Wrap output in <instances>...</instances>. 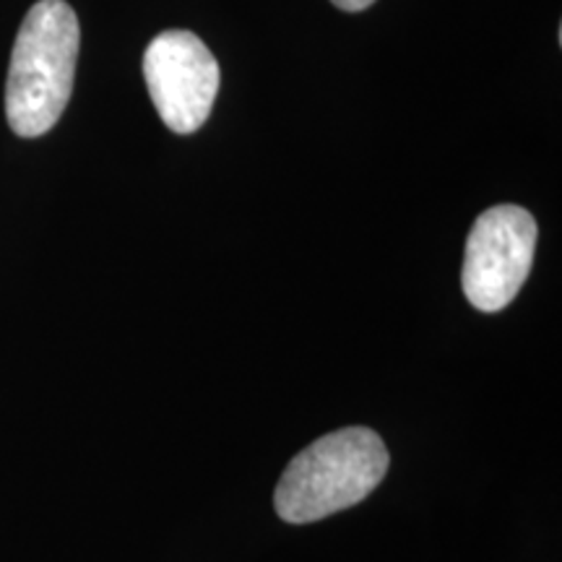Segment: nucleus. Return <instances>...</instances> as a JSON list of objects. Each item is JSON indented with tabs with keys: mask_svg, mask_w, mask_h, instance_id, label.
<instances>
[{
	"mask_svg": "<svg viewBox=\"0 0 562 562\" xmlns=\"http://www.w3.org/2000/svg\"><path fill=\"white\" fill-rule=\"evenodd\" d=\"M81 30L66 0H40L21 21L5 83V117L21 138L45 136L74 91Z\"/></svg>",
	"mask_w": 562,
	"mask_h": 562,
	"instance_id": "f257e3e1",
	"label": "nucleus"
},
{
	"mask_svg": "<svg viewBox=\"0 0 562 562\" xmlns=\"http://www.w3.org/2000/svg\"><path fill=\"white\" fill-rule=\"evenodd\" d=\"M389 467V448L370 427L328 432L290 461L273 492V508L286 524L323 521L362 503Z\"/></svg>",
	"mask_w": 562,
	"mask_h": 562,
	"instance_id": "f03ea898",
	"label": "nucleus"
},
{
	"mask_svg": "<svg viewBox=\"0 0 562 562\" xmlns=\"http://www.w3.org/2000/svg\"><path fill=\"white\" fill-rule=\"evenodd\" d=\"M537 220L516 203H501L480 214L467 237L461 284L482 313H501L529 279L537 248Z\"/></svg>",
	"mask_w": 562,
	"mask_h": 562,
	"instance_id": "7ed1b4c3",
	"label": "nucleus"
},
{
	"mask_svg": "<svg viewBox=\"0 0 562 562\" xmlns=\"http://www.w3.org/2000/svg\"><path fill=\"white\" fill-rule=\"evenodd\" d=\"M144 79L161 123L186 136L209 121L220 63L193 32H161L144 53Z\"/></svg>",
	"mask_w": 562,
	"mask_h": 562,
	"instance_id": "20e7f679",
	"label": "nucleus"
},
{
	"mask_svg": "<svg viewBox=\"0 0 562 562\" xmlns=\"http://www.w3.org/2000/svg\"><path fill=\"white\" fill-rule=\"evenodd\" d=\"M331 3L336 5V9H341V11H347V13H360L364 9H370V5L375 3V0H331Z\"/></svg>",
	"mask_w": 562,
	"mask_h": 562,
	"instance_id": "39448f33",
	"label": "nucleus"
}]
</instances>
